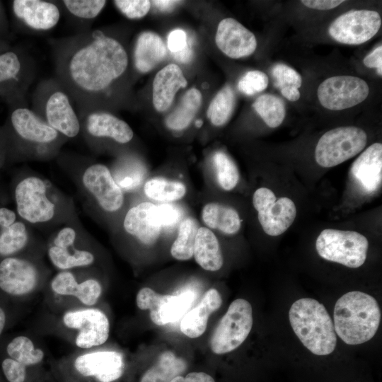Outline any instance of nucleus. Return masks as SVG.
Returning a JSON list of instances; mask_svg holds the SVG:
<instances>
[{
  "instance_id": "f257e3e1",
  "label": "nucleus",
  "mask_w": 382,
  "mask_h": 382,
  "mask_svg": "<svg viewBox=\"0 0 382 382\" xmlns=\"http://www.w3.org/2000/svg\"><path fill=\"white\" fill-rule=\"evenodd\" d=\"M54 79L66 89L78 112L102 110L112 87L129 66L126 48L100 29L50 39Z\"/></svg>"
},
{
  "instance_id": "f03ea898",
  "label": "nucleus",
  "mask_w": 382,
  "mask_h": 382,
  "mask_svg": "<svg viewBox=\"0 0 382 382\" xmlns=\"http://www.w3.org/2000/svg\"><path fill=\"white\" fill-rule=\"evenodd\" d=\"M8 115L2 127L8 151L45 158L55 155L66 139L28 106L26 98L6 103Z\"/></svg>"
},
{
  "instance_id": "7ed1b4c3",
  "label": "nucleus",
  "mask_w": 382,
  "mask_h": 382,
  "mask_svg": "<svg viewBox=\"0 0 382 382\" xmlns=\"http://www.w3.org/2000/svg\"><path fill=\"white\" fill-rule=\"evenodd\" d=\"M101 346L49 360L56 382H116L122 378L126 370L125 354Z\"/></svg>"
},
{
  "instance_id": "20e7f679",
  "label": "nucleus",
  "mask_w": 382,
  "mask_h": 382,
  "mask_svg": "<svg viewBox=\"0 0 382 382\" xmlns=\"http://www.w3.org/2000/svg\"><path fill=\"white\" fill-rule=\"evenodd\" d=\"M335 333L347 345H359L370 340L381 321L377 301L359 291L342 295L336 302L333 312Z\"/></svg>"
},
{
  "instance_id": "39448f33",
  "label": "nucleus",
  "mask_w": 382,
  "mask_h": 382,
  "mask_svg": "<svg viewBox=\"0 0 382 382\" xmlns=\"http://www.w3.org/2000/svg\"><path fill=\"white\" fill-rule=\"evenodd\" d=\"M50 321V332L68 341L77 349L101 346L110 336L109 318L97 306L63 309L57 312Z\"/></svg>"
},
{
  "instance_id": "423d86ee",
  "label": "nucleus",
  "mask_w": 382,
  "mask_h": 382,
  "mask_svg": "<svg viewBox=\"0 0 382 382\" xmlns=\"http://www.w3.org/2000/svg\"><path fill=\"white\" fill-rule=\"evenodd\" d=\"M291 326L301 343L313 354H331L337 343L333 322L325 306L317 300L302 298L289 311Z\"/></svg>"
},
{
  "instance_id": "0eeeda50",
  "label": "nucleus",
  "mask_w": 382,
  "mask_h": 382,
  "mask_svg": "<svg viewBox=\"0 0 382 382\" xmlns=\"http://www.w3.org/2000/svg\"><path fill=\"white\" fill-rule=\"evenodd\" d=\"M74 101L54 78L44 79L32 96V110L65 139L81 133V122Z\"/></svg>"
},
{
  "instance_id": "6e6552de",
  "label": "nucleus",
  "mask_w": 382,
  "mask_h": 382,
  "mask_svg": "<svg viewBox=\"0 0 382 382\" xmlns=\"http://www.w3.org/2000/svg\"><path fill=\"white\" fill-rule=\"evenodd\" d=\"M57 271L46 285L51 302L59 311L74 306H95L99 302L103 287L100 281L90 272V269Z\"/></svg>"
},
{
  "instance_id": "1a4fd4ad",
  "label": "nucleus",
  "mask_w": 382,
  "mask_h": 382,
  "mask_svg": "<svg viewBox=\"0 0 382 382\" xmlns=\"http://www.w3.org/2000/svg\"><path fill=\"white\" fill-rule=\"evenodd\" d=\"M47 270L33 255L6 257L0 261V290L16 299H27L45 288Z\"/></svg>"
},
{
  "instance_id": "9d476101",
  "label": "nucleus",
  "mask_w": 382,
  "mask_h": 382,
  "mask_svg": "<svg viewBox=\"0 0 382 382\" xmlns=\"http://www.w3.org/2000/svg\"><path fill=\"white\" fill-rule=\"evenodd\" d=\"M50 185L42 178L30 175L21 179L14 190L16 213L25 223L38 225L52 221L58 212Z\"/></svg>"
},
{
  "instance_id": "9b49d317",
  "label": "nucleus",
  "mask_w": 382,
  "mask_h": 382,
  "mask_svg": "<svg viewBox=\"0 0 382 382\" xmlns=\"http://www.w3.org/2000/svg\"><path fill=\"white\" fill-rule=\"evenodd\" d=\"M36 74L35 61L23 48L11 46L0 53V98L6 103L25 98Z\"/></svg>"
},
{
  "instance_id": "f8f14e48",
  "label": "nucleus",
  "mask_w": 382,
  "mask_h": 382,
  "mask_svg": "<svg viewBox=\"0 0 382 382\" xmlns=\"http://www.w3.org/2000/svg\"><path fill=\"white\" fill-rule=\"evenodd\" d=\"M316 248L318 255L326 260L357 268L366 259L369 242L357 231L327 228L318 236Z\"/></svg>"
},
{
  "instance_id": "ddd939ff",
  "label": "nucleus",
  "mask_w": 382,
  "mask_h": 382,
  "mask_svg": "<svg viewBox=\"0 0 382 382\" xmlns=\"http://www.w3.org/2000/svg\"><path fill=\"white\" fill-rule=\"evenodd\" d=\"M78 230L66 225L50 238L46 253L49 262L57 271L92 267L96 261L94 252L82 240Z\"/></svg>"
},
{
  "instance_id": "4468645a",
  "label": "nucleus",
  "mask_w": 382,
  "mask_h": 382,
  "mask_svg": "<svg viewBox=\"0 0 382 382\" xmlns=\"http://www.w3.org/2000/svg\"><path fill=\"white\" fill-rule=\"evenodd\" d=\"M366 143V133L358 127L332 129L318 140L315 150L316 161L323 168L336 166L358 154Z\"/></svg>"
},
{
  "instance_id": "2eb2a0df",
  "label": "nucleus",
  "mask_w": 382,
  "mask_h": 382,
  "mask_svg": "<svg viewBox=\"0 0 382 382\" xmlns=\"http://www.w3.org/2000/svg\"><path fill=\"white\" fill-rule=\"evenodd\" d=\"M253 323L250 303L243 299L234 300L213 332L210 340L212 351L223 354L238 348L248 336Z\"/></svg>"
},
{
  "instance_id": "dca6fc26",
  "label": "nucleus",
  "mask_w": 382,
  "mask_h": 382,
  "mask_svg": "<svg viewBox=\"0 0 382 382\" xmlns=\"http://www.w3.org/2000/svg\"><path fill=\"white\" fill-rule=\"evenodd\" d=\"M259 222L269 236H277L285 232L296 216L294 202L286 197L277 199L274 193L267 187L255 190L253 197Z\"/></svg>"
},
{
  "instance_id": "f3484780",
  "label": "nucleus",
  "mask_w": 382,
  "mask_h": 382,
  "mask_svg": "<svg viewBox=\"0 0 382 382\" xmlns=\"http://www.w3.org/2000/svg\"><path fill=\"white\" fill-rule=\"evenodd\" d=\"M381 25L380 14L373 10H352L335 19L328 28L330 36L337 42L360 45L371 39Z\"/></svg>"
},
{
  "instance_id": "a211bd4d",
  "label": "nucleus",
  "mask_w": 382,
  "mask_h": 382,
  "mask_svg": "<svg viewBox=\"0 0 382 382\" xmlns=\"http://www.w3.org/2000/svg\"><path fill=\"white\" fill-rule=\"evenodd\" d=\"M367 83L354 76H335L324 80L318 86L317 96L323 107L342 110L363 102L369 96Z\"/></svg>"
},
{
  "instance_id": "6ab92c4d",
  "label": "nucleus",
  "mask_w": 382,
  "mask_h": 382,
  "mask_svg": "<svg viewBox=\"0 0 382 382\" xmlns=\"http://www.w3.org/2000/svg\"><path fill=\"white\" fill-rule=\"evenodd\" d=\"M81 180L83 190L103 211L114 213L123 206V190L106 166L98 163L88 165L83 170Z\"/></svg>"
},
{
  "instance_id": "aec40b11",
  "label": "nucleus",
  "mask_w": 382,
  "mask_h": 382,
  "mask_svg": "<svg viewBox=\"0 0 382 382\" xmlns=\"http://www.w3.org/2000/svg\"><path fill=\"white\" fill-rule=\"evenodd\" d=\"M194 301L191 291L178 295H161L149 287L141 289L136 296V303L140 310H149L154 323L163 325L181 318Z\"/></svg>"
},
{
  "instance_id": "412c9836",
  "label": "nucleus",
  "mask_w": 382,
  "mask_h": 382,
  "mask_svg": "<svg viewBox=\"0 0 382 382\" xmlns=\"http://www.w3.org/2000/svg\"><path fill=\"white\" fill-rule=\"evenodd\" d=\"M81 122V133L88 144L100 139H111L125 144L134 137L130 126L105 110H93L78 112Z\"/></svg>"
},
{
  "instance_id": "4be33fe9",
  "label": "nucleus",
  "mask_w": 382,
  "mask_h": 382,
  "mask_svg": "<svg viewBox=\"0 0 382 382\" xmlns=\"http://www.w3.org/2000/svg\"><path fill=\"white\" fill-rule=\"evenodd\" d=\"M11 10L21 30L35 33L52 30L62 14L57 1L13 0L11 1Z\"/></svg>"
},
{
  "instance_id": "5701e85b",
  "label": "nucleus",
  "mask_w": 382,
  "mask_h": 382,
  "mask_svg": "<svg viewBox=\"0 0 382 382\" xmlns=\"http://www.w3.org/2000/svg\"><path fill=\"white\" fill-rule=\"evenodd\" d=\"M215 42L218 48L232 59L250 56L257 47L254 34L232 18H226L220 21Z\"/></svg>"
},
{
  "instance_id": "b1692460",
  "label": "nucleus",
  "mask_w": 382,
  "mask_h": 382,
  "mask_svg": "<svg viewBox=\"0 0 382 382\" xmlns=\"http://www.w3.org/2000/svg\"><path fill=\"white\" fill-rule=\"evenodd\" d=\"M155 208L151 202H141L130 208L123 220L125 232L146 245L156 242L162 228L156 219Z\"/></svg>"
},
{
  "instance_id": "393cba45",
  "label": "nucleus",
  "mask_w": 382,
  "mask_h": 382,
  "mask_svg": "<svg viewBox=\"0 0 382 382\" xmlns=\"http://www.w3.org/2000/svg\"><path fill=\"white\" fill-rule=\"evenodd\" d=\"M350 173L364 192L378 190L382 181V144L374 143L364 151L352 163Z\"/></svg>"
},
{
  "instance_id": "a878e982",
  "label": "nucleus",
  "mask_w": 382,
  "mask_h": 382,
  "mask_svg": "<svg viewBox=\"0 0 382 382\" xmlns=\"http://www.w3.org/2000/svg\"><path fill=\"white\" fill-rule=\"evenodd\" d=\"M187 85L180 68L169 64L161 69L153 82V104L158 112H163L171 105L175 96L181 88Z\"/></svg>"
},
{
  "instance_id": "bb28decb",
  "label": "nucleus",
  "mask_w": 382,
  "mask_h": 382,
  "mask_svg": "<svg viewBox=\"0 0 382 382\" xmlns=\"http://www.w3.org/2000/svg\"><path fill=\"white\" fill-rule=\"evenodd\" d=\"M221 304V296L216 289L207 291L200 302L183 316L180 325L181 332L190 338L201 336L206 330L210 314Z\"/></svg>"
},
{
  "instance_id": "cd10ccee",
  "label": "nucleus",
  "mask_w": 382,
  "mask_h": 382,
  "mask_svg": "<svg viewBox=\"0 0 382 382\" xmlns=\"http://www.w3.org/2000/svg\"><path fill=\"white\" fill-rule=\"evenodd\" d=\"M166 55V47L161 37L154 32L144 31L137 38L133 50L134 68L146 73L159 64Z\"/></svg>"
},
{
  "instance_id": "c85d7f7f",
  "label": "nucleus",
  "mask_w": 382,
  "mask_h": 382,
  "mask_svg": "<svg viewBox=\"0 0 382 382\" xmlns=\"http://www.w3.org/2000/svg\"><path fill=\"white\" fill-rule=\"evenodd\" d=\"M196 262L204 270L214 272L224 263L222 252L215 234L207 227H199L193 249Z\"/></svg>"
},
{
  "instance_id": "c756f323",
  "label": "nucleus",
  "mask_w": 382,
  "mask_h": 382,
  "mask_svg": "<svg viewBox=\"0 0 382 382\" xmlns=\"http://www.w3.org/2000/svg\"><path fill=\"white\" fill-rule=\"evenodd\" d=\"M201 217L207 228L227 235L236 233L241 226L240 216L235 209L216 202L206 204L202 209Z\"/></svg>"
},
{
  "instance_id": "7c9ffc66",
  "label": "nucleus",
  "mask_w": 382,
  "mask_h": 382,
  "mask_svg": "<svg viewBox=\"0 0 382 382\" xmlns=\"http://www.w3.org/2000/svg\"><path fill=\"white\" fill-rule=\"evenodd\" d=\"M6 354L24 366L35 369L46 368L45 352L28 335H19L13 337L6 345Z\"/></svg>"
},
{
  "instance_id": "2f4dec72",
  "label": "nucleus",
  "mask_w": 382,
  "mask_h": 382,
  "mask_svg": "<svg viewBox=\"0 0 382 382\" xmlns=\"http://www.w3.org/2000/svg\"><path fill=\"white\" fill-rule=\"evenodd\" d=\"M187 369L185 361L170 351L161 353L156 362L141 376L139 382H170Z\"/></svg>"
},
{
  "instance_id": "473e14b6",
  "label": "nucleus",
  "mask_w": 382,
  "mask_h": 382,
  "mask_svg": "<svg viewBox=\"0 0 382 382\" xmlns=\"http://www.w3.org/2000/svg\"><path fill=\"white\" fill-rule=\"evenodd\" d=\"M202 100V94L198 89H189L183 96L179 105L166 118L167 127L175 131L187 128L200 108Z\"/></svg>"
},
{
  "instance_id": "72a5a7b5",
  "label": "nucleus",
  "mask_w": 382,
  "mask_h": 382,
  "mask_svg": "<svg viewBox=\"0 0 382 382\" xmlns=\"http://www.w3.org/2000/svg\"><path fill=\"white\" fill-rule=\"evenodd\" d=\"M0 367L6 382H56L49 368H30L7 356L1 360Z\"/></svg>"
},
{
  "instance_id": "f704fd0d",
  "label": "nucleus",
  "mask_w": 382,
  "mask_h": 382,
  "mask_svg": "<svg viewBox=\"0 0 382 382\" xmlns=\"http://www.w3.org/2000/svg\"><path fill=\"white\" fill-rule=\"evenodd\" d=\"M30 241L28 229L23 221H16L0 231V256L19 255L26 249Z\"/></svg>"
},
{
  "instance_id": "c9c22d12",
  "label": "nucleus",
  "mask_w": 382,
  "mask_h": 382,
  "mask_svg": "<svg viewBox=\"0 0 382 382\" xmlns=\"http://www.w3.org/2000/svg\"><path fill=\"white\" fill-rule=\"evenodd\" d=\"M57 2L62 13L82 25H86V27L89 21L100 13L107 3L104 0H62Z\"/></svg>"
},
{
  "instance_id": "e433bc0d",
  "label": "nucleus",
  "mask_w": 382,
  "mask_h": 382,
  "mask_svg": "<svg viewBox=\"0 0 382 382\" xmlns=\"http://www.w3.org/2000/svg\"><path fill=\"white\" fill-rule=\"evenodd\" d=\"M144 192L153 200L167 202L182 199L186 195L187 188L181 182L156 178L146 182Z\"/></svg>"
},
{
  "instance_id": "4c0bfd02",
  "label": "nucleus",
  "mask_w": 382,
  "mask_h": 382,
  "mask_svg": "<svg viewBox=\"0 0 382 382\" xmlns=\"http://www.w3.org/2000/svg\"><path fill=\"white\" fill-rule=\"evenodd\" d=\"M236 102L235 93L230 86L221 89L207 109V115L212 124L220 127L227 123L233 114Z\"/></svg>"
},
{
  "instance_id": "58836bf2",
  "label": "nucleus",
  "mask_w": 382,
  "mask_h": 382,
  "mask_svg": "<svg viewBox=\"0 0 382 382\" xmlns=\"http://www.w3.org/2000/svg\"><path fill=\"white\" fill-rule=\"evenodd\" d=\"M199 228L197 221L185 219L180 224L178 236L170 248V254L176 260H187L193 256L196 234Z\"/></svg>"
},
{
  "instance_id": "ea45409f",
  "label": "nucleus",
  "mask_w": 382,
  "mask_h": 382,
  "mask_svg": "<svg viewBox=\"0 0 382 382\" xmlns=\"http://www.w3.org/2000/svg\"><path fill=\"white\" fill-rule=\"evenodd\" d=\"M253 107L265 124L271 128L279 127L284 120L286 115L284 103L276 96L261 95L255 100Z\"/></svg>"
},
{
  "instance_id": "a19ab883",
  "label": "nucleus",
  "mask_w": 382,
  "mask_h": 382,
  "mask_svg": "<svg viewBox=\"0 0 382 382\" xmlns=\"http://www.w3.org/2000/svg\"><path fill=\"white\" fill-rule=\"evenodd\" d=\"M212 161L218 184L224 190H232L239 181V172L236 163L221 151L214 153Z\"/></svg>"
},
{
  "instance_id": "79ce46f5",
  "label": "nucleus",
  "mask_w": 382,
  "mask_h": 382,
  "mask_svg": "<svg viewBox=\"0 0 382 382\" xmlns=\"http://www.w3.org/2000/svg\"><path fill=\"white\" fill-rule=\"evenodd\" d=\"M112 176L122 190L135 189L142 180L140 168L135 163L129 162L122 164V168L117 169Z\"/></svg>"
},
{
  "instance_id": "37998d69",
  "label": "nucleus",
  "mask_w": 382,
  "mask_h": 382,
  "mask_svg": "<svg viewBox=\"0 0 382 382\" xmlns=\"http://www.w3.org/2000/svg\"><path fill=\"white\" fill-rule=\"evenodd\" d=\"M268 82V77L264 72L249 71L239 80L238 88L247 96H253L266 89Z\"/></svg>"
},
{
  "instance_id": "c03bdc74",
  "label": "nucleus",
  "mask_w": 382,
  "mask_h": 382,
  "mask_svg": "<svg viewBox=\"0 0 382 382\" xmlns=\"http://www.w3.org/2000/svg\"><path fill=\"white\" fill-rule=\"evenodd\" d=\"M272 74L275 79L276 86L279 89L285 87L299 88L301 86V75L294 69L284 64H277L272 69Z\"/></svg>"
},
{
  "instance_id": "a18cd8bd",
  "label": "nucleus",
  "mask_w": 382,
  "mask_h": 382,
  "mask_svg": "<svg viewBox=\"0 0 382 382\" xmlns=\"http://www.w3.org/2000/svg\"><path fill=\"white\" fill-rule=\"evenodd\" d=\"M113 3L127 18L139 19L147 14L151 2L148 0H116Z\"/></svg>"
},
{
  "instance_id": "49530a36",
  "label": "nucleus",
  "mask_w": 382,
  "mask_h": 382,
  "mask_svg": "<svg viewBox=\"0 0 382 382\" xmlns=\"http://www.w3.org/2000/svg\"><path fill=\"white\" fill-rule=\"evenodd\" d=\"M155 216L159 224L163 227H170L175 225L180 218L178 209L170 204H162L156 205Z\"/></svg>"
},
{
  "instance_id": "de8ad7c7",
  "label": "nucleus",
  "mask_w": 382,
  "mask_h": 382,
  "mask_svg": "<svg viewBox=\"0 0 382 382\" xmlns=\"http://www.w3.org/2000/svg\"><path fill=\"white\" fill-rule=\"evenodd\" d=\"M187 45V35L184 30L175 29L168 34V47L172 53L183 50Z\"/></svg>"
},
{
  "instance_id": "09e8293b",
  "label": "nucleus",
  "mask_w": 382,
  "mask_h": 382,
  "mask_svg": "<svg viewBox=\"0 0 382 382\" xmlns=\"http://www.w3.org/2000/svg\"><path fill=\"white\" fill-rule=\"evenodd\" d=\"M364 64L368 68H376L379 76H382V46L380 45L363 59Z\"/></svg>"
},
{
  "instance_id": "8fccbe9b",
  "label": "nucleus",
  "mask_w": 382,
  "mask_h": 382,
  "mask_svg": "<svg viewBox=\"0 0 382 382\" xmlns=\"http://www.w3.org/2000/svg\"><path fill=\"white\" fill-rule=\"evenodd\" d=\"M308 8L316 10H330L332 9L344 1L341 0H303L301 1Z\"/></svg>"
},
{
  "instance_id": "3c124183",
  "label": "nucleus",
  "mask_w": 382,
  "mask_h": 382,
  "mask_svg": "<svg viewBox=\"0 0 382 382\" xmlns=\"http://www.w3.org/2000/svg\"><path fill=\"white\" fill-rule=\"evenodd\" d=\"M170 382H215L214 379L204 372H191L185 377L178 376Z\"/></svg>"
},
{
  "instance_id": "603ef678",
  "label": "nucleus",
  "mask_w": 382,
  "mask_h": 382,
  "mask_svg": "<svg viewBox=\"0 0 382 382\" xmlns=\"http://www.w3.org/2000/svg\"><path fill=\"white\" fill-rule=\"evenodd\" d=\"M17 221V213L13 210L2 207H0V228H8Z\"/></svg>"
},
{
  "instance_id": "864d4df0",
  "label": "nucleus",
  "mask_w": 382,
  "mask_h": 382,
  "mask_svg": "<svg viewBox=\"0 0 382 382\" xmlns=\"http://www.w3.org/2000/svg\"><path fill=\"white\" fill-rule=\"evenodd\" d=\"M9 23L2 1H0V40H7Z\"/></svg>"
},
{
  "instance_id": "5fc2aeb1",
  "label": "nucleus",
  "mask_w": 382,
  "mask_h": 382,
  "mask_svg": "<svg viewBox=\"0 0 382 382\" xmlns=\"http://www.w3.org/2000/svg\"><path fill=\"white\" fill-rule=\"evenodd\" d=\"M173 55L177 61L185 64L191 61L193 55V52L192 48L187 44L183 50L173 53Z\"/></svg>"
},
{
  "instance_id": "6e6d98bb",
  "label": "nucleus",
  "mask_w": 382,
  "mask_h": 382,
  "mask_svg": "<svg viewBox=\"0 0 382 382\" xmlns=\"http://www.w3.org/2000/svg\"><path fill=\"white\" fill-rule=\"evenodd\" d=\"M280 91L284 98L292 102L298 100L300 98L299 88L294 87L282 88Z\"/></svg>"
},
{
  "instance_id": "4d7b16f0",
  "label": "nucleus",
  "mask_w": 382,
  "mask_h": 382,
  "mask_svg": "<svg viewBox=\"0 0 382 382\" xmlns=\"http://www.w3.org/2000/svg\"><path fill=\"white\" fill-rule=\"evenodd\" d=\"M152 3L161 11H170L180 2L179 1L157 0Z\"/></svg>"
},
{
  "instance_id": "13d9d810",
  "label": "nucleus",
  "mask_w": 382,
  "mask_h": 382,
  "mask_svg": "<svg viewBox=\"0 0 382 382\" xmlns=\"http://www.w3.org/2000/svg\"><path fill=\"white\" fill-rule=\"evenodd\" d=\"M8 316L6 309L0 305V336L3 333L8 323Z\"/></svg>"
},
{
  "instance_id": "bf43d9fd",
  "label": "nucleus",
  "mask_w": 382,
  "mask_h": 382,
  "mask_svg": "<svg viewBox=\"0 0 382 382\" xmlns=\"http://www.w3.org/2000/svg\"><path fill=\"white\" fill-rule=\"evenodd\" d=\"M8 152L6 137L2 127H0V166L1 158Z\"/></svg>"
},
{
  "instance_id": "052dcab7",
  "label": "nucleus",
  "mask_w": 382,
  "mask_h": 382,
  "mask_svg": "<svg viewBox=\"0 0 382 382\" xmlns=\"http://www.w3.org/2000/svg\"><path fill=\"white\" fill-rule=\"evenodd\" d=\"M11 47L8 40H0V53L7 50Z\"/></svg>"
},
{
  "instance_id": "680f3d73",
  "label": "nucleus",
  "mask_w": 382,
  "mask_h": 382,
  "mask_svg": "<svg viewBox=\"0 0 382 382\" xmlns=\"http://www.w3.org/2000/svg\"><path fill=\"white\" fill-rule=\"evenodd\" d=\"M0 382H6V381H5V379L4 378L3 376H2V377H1V375H0Z\"/></svg>"
},
{
  "instance_id": "e2e57ef3",
  "label": "nucleus",
  "mask_w": 382,
  "mask_h": 382,
  "mask_svg": "<svg viewBox=\"0 0 382 382\" xmlns=\"http://www.w3.org/2000/svg\"><path fill=\"white\" fill-rule=\"evenodd\" d=\"M196 125H197L199 127L202 125V121L201 120H198L197 122H196Z\"/></svg>"
}]
</instances>
